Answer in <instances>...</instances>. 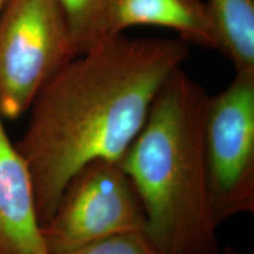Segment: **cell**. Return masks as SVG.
<instances>
[{"mask_svg":"<svg viewBox=\"0 0 254 254\" xmlns=\"http://www.w3.org/2000/svg\"><path fill=\"white\" fill-rule=\"evenodd\" d=\"M187 57L189 45L179 38L122 33L74 57L51 78L15 142L30 170L41 225L81 167L122 160L158 92Z\"/></svg>","mask_w":254,"mask_h":254,"instance_id":"6da1fadb","label":"cell"},{"mask_svg":"<svg viewBox=\"0 0 254 254\" xmlns=\"http://www.w3.org/2000/svg\"><path fill=\"white\" fill-rule=\"evenodd\" d=\"M208 93L184 72L158 92L120 163L144 206L159 254H220L202 152Z\"/></svg>","mask_w":254,"mask_h":254,"instance_id":"7a4b0ae2","label":"cell"},{"mask_svg":"<svg viewBox=\"0 0 254 254\" xmlns=\"http://www.w3.org/2000/svg\"><path fill=\"white\" fill-rule=\"evenodd\" d=\"M59 0H7L0 11V114L27 113L51 78L77 57Z\"/></svg>","mask_w":254,"mask_h":254,"instance_id":"3957f363","label":"cell"},{"mask_svg":"<svg viewBox=\"0 0 254 254\" xmlns=\"http://www.w3.org/2000/svg\"><path fill=\"white\" fill-rule=\"evenodd\" d=\"M202 152L209 202L218 226L254 212V72H237L208 95Z\"/></svg>","mask_w":254,"mask_h":254,"instance_id":"277c9868","label":"cell"},{"mask_svg":"<svg viewBox=\"0 0 254 254\" xmlns=\"http://www.w3.org/2000/svg\"><path fill=\"white\" fill-rule=\"evenodd\" d=\"M41 230L50 254H64L114 234L146 231V214L122 163L100 159L69 179Z\"/></svg>","mask_w":254,"mask_h":254,"instance_id":"5b68a950","label":"cell"},{"mask_svg":"<svg viewBox=\"0 0 254 254\" xmlns=\"http://www.w3.org/2000/svg\"><path fill=\"white\" fill-rule=\"evenodd\" d=\"M0 114V254H50L28 166Z\"/></svg>","mask_w":254,"mask_h":254,"instance_id":"8992f818","label":"cell"},{"mask_svg":"<svg viewBox=\"0 0 254 254\" xmlns=\"http://www.w3.org/2000/svg\"><path fill=\"white\" fill-rule=\"evenodd\" d=\"M141 25L170 28L187 45L218 51L213 18L202 0H111L109 38Z\"/></svg>","mask_w":254,"mask_h":254,"instance_id":"52a82bcc","label":"cell"},{"mask_svg":"<svg viewBox=\"0 0 254 254\" xmlns=\"http://www.w3.org/2000/svg\"><path fill=\"white\" fill-rule=\"evenodd\" d=\"M218 51L236 72H254V0H208Z\"/></svg>","mask_w":254,"mask_h":254,"instance_id":"ba28073f","label":"cell"},{"mask_svg":"<svg viewBox=\"0 0 254 254\" xmlns=\"http://www.w3.org/2000/svg\"><path fill=\"white\" fill-rule=\"evenodd\" d=\"M77 55L109 38L111 0H59Z\"/></svg>","mask_w":254,"mask_h":254,"instance_id":"9c48e42d","label":"cell"},{"mask_svg":"<svg viewBox=\"0 0 254 254\" xmlns=\"http://www.w3.org/2000/svg\"><path fill=\"white\" fill-rule=\"evenodd\" d=\"M64 254H159L146 231L114 234Z\"/></svg>","mask_w":254,"mask_h":254,"instance_id":"30bf717a","label":"cell"},{"mask_svg":"<svg viewBox=\"0 0 254 254\" xmlns=\"http://www.w3.org/2000/svg\"><path fill=\"white\" fill-rule=\"evenodd\" d=\"M220 254H243V253L238 252V251H234V250L227 249V250H225L224 252H220Z\"/></svg>","mask_w":254,"mask_h":254,"instance_id":"8fae6325","label":"cell"},{"mask_svg":"<svg viewBox=\"0 0 254 254\" xmlns=\"http://www.w3.org/2000/svg\"><path fill=\"white\" fill-rule=\"evenodd\" d=\"M6 1H7V0H0V11H1V8L4 7Z\"/></svg>","mask_w":254,"mask_h":254,"instance_id":"7c38bea8","label":"cell"}]
</instances>
